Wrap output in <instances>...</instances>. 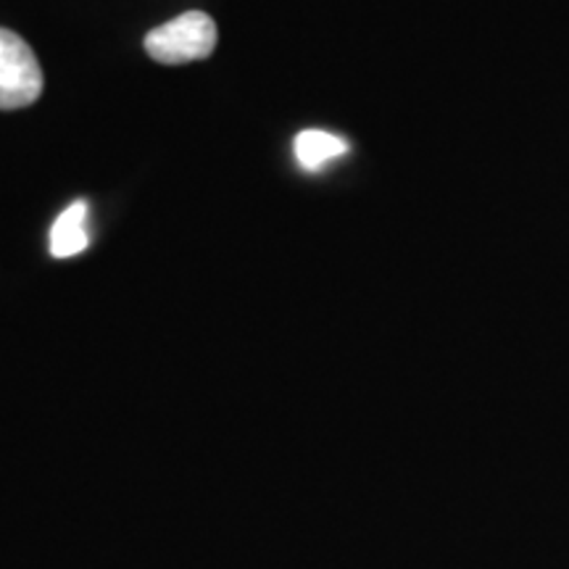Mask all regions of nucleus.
Listing matches in <instances>:
<instances>
[{
    "instance_id": "20e7f679",
    "label": "nucleus",
    "mask_w": 569,
    "mask_h": 569,
    "mask_svg": "<svg viewBox=\"0 0 569 569\" xmlns=\"http://www.w3.org/2000/svg\"><path fill=\"white\" fill-rule=\"evenodd\" d=\"M296 159L303 169L309 172H317L325 163L340 159V156L348 153V142L338 134L322 132V130H303L296 134Z\"/></svg>"
},
{
    "instance_id": "7ed1b4c3",
    "label": "nucleus",
    "mask_w": 569,
    "mask_h": 569,
    "mask_svg": "<svg viewBox=\"0 0 569 569\" xmlns=\"http://www.w3.org/2000/svg\"><path fill=\"white\" fill-rule=\"evenodd\" d=\"M88 243V203L74 201L56 219L51 230V253L56 259H71V256L82 253Z\"/></svg>"
},
{
    "instance_id": "f03ea898",
    "label": "nucleus",
    "mask_w": 569,
    "mask_h": 569,
    "mask_svg": "<svg viewBox=\"0 0 569 569\" xmlns=\"http://www.w3.org/2000/svg\"><path fill=\"white\" fill-rule=\"evenodd\" d=\"M42 92L38 56L17 32L0 27V109L13 111L32 106Z\"/></svg>"
},
{
    "instance_id": "f257e3e1",
    "label": "nucleus",
    "mask_w": 569,
    "mask_h": 569,
    "mask_svg": "<svg viewBox=\"0 0 569 569\" xmlns=\"http://www.w3.org/2000/svg\"><path fill=\"white\" fill-rule=\"evenodd\" d=\"M213 48H217V24L203 11L180 13L167 24L156 27L146 38V53L169 67L209 59Z\"/></svg>"
}]
</instances>
